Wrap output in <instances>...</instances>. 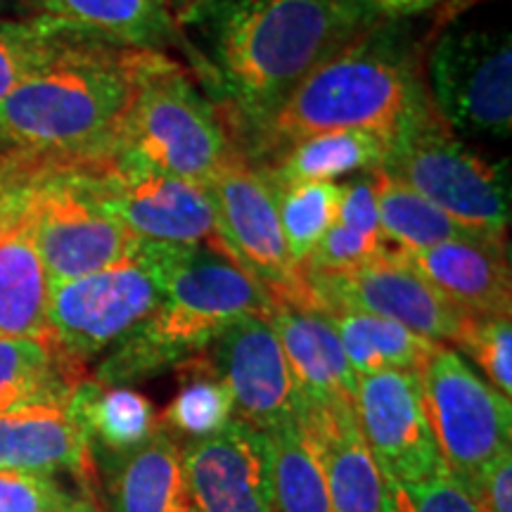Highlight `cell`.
<instances>
[{"label": "cell", "mask_w": 512, "mask_h": 512, "mask_svg": "<svg viewBox=\"0 0 512 512\" xmlns=\"http://www.w3.org/2000/svg\"><path fill=\"white\" fill-rule=\"evenodd\" d=\"M337 221L361 235L382 238L373 174H358L347 181H339Z\"/></svg>", "instance_id": "8d00e7d4"}, {"label": "cell", "mask_w": 512, "mask_h": 512, "mask_svg": "<svg viewBox=\"0 0 512 512\" xmlns=\"http://www.w3.org/2000/svg\"><path fill=\"white\" fill-rule=\"evenodd\" d=\"M48 306L50 278L24 200L0 226V337L50 339Z\"/></svg>", "instance_id": "44dd1931"}, {"label": "cell", "mask_w": 512, "mask_h": 512, "mask_svg": "<svg viewBox=\"0 0 512 512\" xmlns=\"http://www.w3.org/2000/svg\"><path fill=\"white\" fill-rule=\"evenodd\" d=\"M370 24H399L432 12L448 0H356Z\"/></svg>", "instance_id": "ab89813d"}, {"label": "cell", "mask_w": 512, "mask_h": 512, "mask_svg": "<svg viewBox=\"0 0 512 512\" xmlns=\"http://www.w3.org/2000/svg\"><path fill=\"white\" fill-rule=\"evenodd\" d=\"M268 320L290 363L304 408L356 403L358 375L344 354L328 313L273 302Z\"/></svg>", "instance_id": "d6986e66"}, {"label": "cell", "mask_w": 512, "mask_h": 512, "mask_svg": "<svg viewBox=\"0 0 512 512\" xmlns=\"http://www.w3.org/2000/svg\"><path fill=\"white\" fill-rule=\"evenodd\" d=\"M382 171L399 178L477 238L508 242V166L465 145L432 102L392 140Z\"/></svg>", "instance_id": "5b68a950"}, {"label": "cell", "mask_w": 512, "mask_h": 512, "mask_svg": "<svg viewBox=\"0 0 512 512\" xmlns=\"http://www.w3.org/2000/svg\"><path fill=\"white\" fill-rule=\"evenodd\" d=\"M36 15L119 46L157 50L181 43V24L166 0H31Z\"/></svg>", "instance_id": "603a6c76"}, {"label": "cell", "mask_w": 512, "mask_h": 512, "mask_svg": "<svg viewBox=\"0 0 512 512\" xmlns=\"http://www.w3.org/2000/svg\"><path fill=\"white\" fill-rule=\"evenodd\" d=\"M83 380V366L53 339L0 337V415L43 401H67Z\"/></svg>", "instance_id": "484cf974"}, {"label": "cell", "mask_w": 512, "mask_h": 512, "mask_svg": "<svg viewBox=\"0 0 512 512\" xmlns=\"http://www.w3.org/2000/svg\"><path fill=\"white\" fill-rule=\"evenodd\" d=\"M356 418L389 486L427 482L444 470L418 373L384 370L358 377Z\"/></svg>", "instance_id": "5bb4252c"}, {"label": "cell", "mask_w": 512, "mask_h": 512, "mask_svg": "<svg viewBox=\"0 0 512 512\" xmlns=\"http://www.w3.org/2000/svg\"><path fill=\"white\" fill-rule=\"evenodd\" d=\"M235 152L219 114L169 57L140 86L110 152L102 157L126 159L207 188Z\"/></svg>", "instance_id": "8992f818"}, {"label": "cell", "mask_w": 512, "mask_h": 512, "mask_svg": "<svg viewBox=\"0 0 512 512\" xmlns=\"http://www.w3.org/2000/svg\"><path fill=\"white\" fill-rule=\"evenodd\" d=\"M403 256L467 316H510L508 242L451 240Z\"/></svg>", "instance_id": "ffe728a7"}, {"label": "cell", "mask_w": 512, "mask_h": 512, "mask_svg": "<svg viewBox=\"0 0 512 512\" xmlns=\"http://www.w3.org/2000/svg\"><path fill=\"white\" fill-rule=\"evenodd\" d=\"M389 245L382 238H370L335 221L316 242L302 264L304 275H337L349 273L370 264L387 252Z\"/></svg>", "instance_id": "836d02e7"}, {"label": "cell", "mask_w": 512, "mask_h": 512, "mask_svg": "<svg viewBox=\"0 0 512 512\" xmlns=\"http://www.w3.org/2000/svg\"><path fill=\"white\" fill-rule=\"evenodd\" d=\"M207 190L223 252L245 268L273 302L313 309L302 268L287 249L275 183L264 166L252 164L238 150L207 183Z\"/></svg>", "instance_id": "30bf717a"}, {"label": "cell", "mask_w": 512, "mask_h": 512, "mask_svg": "<svg viewBox=\"0 0 512 512\" xmlns=\"http://www.w3.org/2000/svg\"><path fill=\"white\" fill-rule=\"evenodd\" d=\"M5 8H8V0H0V17H5V15H3Z\"/></svg>", "instance_id": "7bdbcfd3"}, {"label": "cell", "mask_w": 512, "mask_h": 512, "mask_svg": "<svg viewBox=\"0 0 512 512\" xmlns=\"http://www.w3.org/2000/svg\"><path fill=\"white\" fill-rule=\"evenodd\" d=\"M373 24L356 0H228L216 15V67L256 133L318 64Z\"/></svg>", "instance_id": "7a4b0ae2"}, {"label": "cell", "mask_w": 512, "mask_h": 512, "mask_svg": "<svg viewBox=\"0 0 512 512\" xmlns=\"http://www.w3.org/2000/svg\"><path fill=\"white\" fill-rule=\"evenodd\" d=\"M166 3H169L171 12H174L178 24H181L183 19L195 17L197 12H200L202 8H207V5L214 3V0H166Z\"/></svg>", "instance_id": "60d3db41"}, {"label": "cell", "mask_w": 512, "mask_h": 512, "mask_svg": "<svg viewBox=\"0 0 512 512\" xmlns=\"http://www.w3.org/2000/svg\"><path fill=\"white\" fill-rule=\"evenodd\" d=\"M273 299L226 252L178 247L164 297L95 370V382L128 387L181 366L245 316H268Z\"/></svg>", "instance_id": "277c9868"}, {"label": "cell", "mask_w": 512, "mask_h": 512, "mask_svg": "<svg viewBox=\"0 0 512 512\" xmlns=\"http://www.w3.org/2000/svg\"><path fill=\"white\" fill-rule=\"evenodd\" d=\"M418 380L446 472L475 496L484 472L510 453V399L446 344L432 351Z\"/></svg>", "instance_id": "ba28073f"}, {"label": "cell", "mask_w": 512, "mask_h": 512, "mask_svg": "<svg viewBox=\"0 0 512 512\" xmlns=\"http://www.w3.org/2000/svg\"><path fill=\"white\" fill-rule=\"evenodd\" d=\"M76 169L93 197L140 242L221 249L209 190L119 157H100Z\"/></svg>", "instance_id": "9c48e42d"}, {"label": "cell", "mask_w": 512, "mask_h": 512, "mask_svg": "<svg viewBox=\"0 0 512 512\" xmlns=\"http://www.w3.org/2000/svg\"><path fill=\"white\" fill-rule=\"evenodd\" d=\"M275 195L287 249L302 268L316 242L337 221L339 183H275Z\"/></svg>", "instance_id": "1f68e13d"}, {"label": "cell", "mask_w": 512, "mask_h": 512, "mask_svg": "<svg viewBox=\"0 0 512 512\" xmlns=\"http://www.w3.org/2000/svg\"><path fill=\"white\" fill-rule=\"evenodd\" d=\"M192 512H273L264 432L233 418L221 432L181 446Z\"/></svg>", "instance_id": "2e32d148"}, {"label": "cell", "mask_w": 512, "mask_h": 512, "mask_svg": "<svg viewBox=\"0 0 512 512\" xmlns=\"http://www.w3.org/2000/svg\"><path fill=\"white\" fill-rule=\"evenodd\" d=\"M69 401V399H67ZM67 401H43L0 415V470L55 477L67 470L93 494L91 448Z\"/></svg>", "instance_id": "ac0fdd59"}, {"label": "cell", "mask_w": 512, "mask_h": 512, "mask_svg": "<svg viewBox=\"0 0 512 512\" xmlns=\"http://www.w3.org/2000/svg\"><path fill=\"white\" fill-rule=\"evenodd\" d=\"M67 408L88 441L95 467L131 456L162 432L157 408L131 387L83 377L69 394Z\"/></svg>", "instance_id": "7402d4cb"}, {"label": "cell", "mask_w": 512, "mask_h": 512, "mask_svg": "<svg viewBox=\"0 0 512 512\" xmlns=\"http://www.w3.org/2000/svg\"><path fill=\"white\" fill-rule=\"evenodd\" d=\"M69 501L53 477L0 470V512H67Z\"/></svg>", "instance_id": "d590c367"}, {"label": "cell", "mask_w": 512, "mask_h": 512, "mask_svg": "<svg viewBox=\"0 0 512 512\" xmlns=\"http://www.w3.org/2000/svg\"><path fill=\"white\" fill-rule=\"evenodd\" d=\"M453 349L463 351L503 396L512 394V320L510 316H467Z\"/></svg>", "instance_id": "d6a6232c"}, {"label": "cell", "mask_w": 512, "mask_h": 512, "mask_svg": "<svg viewBox=\"0 0 512 512\" xmlns=\"http://www.w3.org/2000/svg\"><path fill=\"white\" fill-rule=\"evenodd\" d=\"M169 57L74 36L0 100V162L62 169L107 155L140 86Z\"/></svg>", "instance_id": "6da1fadb"}, {"label": "cell", "mask_w": 512, "mask_h": 512, "mask_svg": "<svg viewBox=\"0 0 512 512\" xmlns=\"http://www.w3.org/2000/svg\"><path fill=\"white\" fill-rule=\"evenodd\" d=\"M178 247L143 242L131 259L105 271L50 283V339L76 363L117 347L164 297Z\"/></svg>", "instance_id": "52a82bcc"}, {"label": "cell", "mask_w": 512, "mask_h": 512, "mask_svg": "<svg viewBox=\"0 0 512 512\" xmlns=\"http://www.w3.org/2000/svg\"><path fill=\"white\" fill-rule=\"evenodd\" d=\"M396 24H373L318 64L256 136L275 152L292 140L330 131H366L394 140L430 107L427 86Z\"/></svg>", "instance_id": "3957f363"}, {"label": "cell", "mask_w": 512, "mask_h": 512, "mask_svg": "<svg viewBox=\"0 0 512 512\" xmlns=\"http://www.w3.org/2000/svg\"><path fill=\"white\" fill-rule=\"evenodd\" d=\"M181 387L164 413L159 415L162 430L181 434L188 441L207 439L221 432L235 418L233 396L226 382L216 375L207 354H197L176 366Z\"/></svg>", "instance_id": "f546056e"}, {"label": "cell", "mask_w": 512, "mask_h": 512, "mask_svg": "<svg viewBox=\"0 0 512 512\" xmlns=\"http://www.w3.org/2000/svg\"><path fill=\"white\" fill-rule=\"evenodd\" d=\"M373 183L382 238L396 252L413 254L451 240H484L387 171H373Z\"/></svg>", "instance_id": "f1b7e54d"}, {"label": "cell", "mask_w": 512, "mask_h": 512, "mask_svg": "<svg viewBox=\"0 0 512 512\" xmlns=\"http://www.w3.org/2000/svg\"><path fill=\"white\" fill-rule=\"evenodd\" d=\"M472 501L479 512H512V453H505L484 472Z\"/></svg>", "instance_id": "f35d334b"}, {"label": "cell", "mask_w": 512, "mask_h": 512, "mask_svg": "<svg viewBox=\"0 0 512 512\" xmlns=\"http://www.w3.org/2000/svg\"><path fill=\"white\" fill-rule=\"evenodd\" d=\"M392 512H479L472 496L444 470L420 484L392 486Z\"/></svg>", "instance_id": "e575fe53"}, {"label": "cell", "mask_w": 512, "mask_h": 512, "mask_svg": "<svg viewBox=\"0 0 512 512\" xmlns=\"http://www.w3.org/2000/svg\"><path fill=\"white\" fill-rule=\"evenodd\" d=\"M325 313L335 325L344 354L358 377L384 373V370L420 373L432 351L439 347L437 342L415 335L394 320L349 309H332Z\"/></svg>", "instance_id": "83f0119b"}, {"label": "cell", "mask_w": 512, "mask_h": 512, "mask_svg": "<svg viewBox=\"0 0 512 512\" xmlns=\"http://www.w3.org/2000/svg\"><path fill=\"white\" fill-rule=\"evenodd\" d=\"M302 425L323 470L332 512H392V486L363 439L356 403L304 408Z\"/></svg>", "instance_id": "e0dca14e"}, {"label": "cell", "mask_w": 512, "mask_h": 512, "mask_svg": "<svg viewBox=\"0 0 512 512\" xmlns=\"http://www.w3.org/2000/svg\"><path fill=\"white\" fill-rule=\"evenodd\" d=\"M67 512H102V510H100V503L95 501V496L91 494V491H83V496H79V498L72 496Z\"/></svg>", "instance_id": "b9f144b4"}, {"label": "cell", "mask_w": 512, "mask_h": 512, "mask_svg": "<svg viewBox=\"0 0 512 512\" xmlns=\"http://www.w3.org/2000/svg\"><path fill=\"white\" fill-rule=\"evenodd\" d=\"M392 140L366 131H330L292 140L264 166L273 183H339L382 169Z\"/></svg>", "instance_id": "d4e9b609"}, {"label": "cell", "mask_w": 512, "mask_h": 512, "mask_svg": "<svg viewBox=\"0 0 512 512\" xmlns=\"http://www.w3.org/2000/svg\"><path fill=\"white\" fill-rule=\"evenodd\" d=\"M98 467L110 479L112 512H192L181 446L166 430L131 456Z\"/></svg>", "instance_id": "cb8c5ba5"}, {"label": "cell", "mask_w": 512, "mask_h": 512, "mask_svg": "<svg viewBox=\"0 0 512 512\" xmlns=\"http://www.w3.org/2000/svg\"><path fill=\"white\" fill-rule=\"evenodd\" d=\"M31 233L50 283L119 266L143 247L107 214L76 169H46L27 197Z\"/></svg>", "instance_id": "8fae6325"}, {"label": "cell", "mask_w": 512, "mask_h": 512, "mask_svg": "<svg viewBox=\"0 0 512 512\" xmlns=\"http://www.w3.org/2000/svg\"><path fill=\"white\" fill-rule=\"evenodd\" d=\"M46 169L53 166L31 162H0V226L10 219L12 211L27 200L31 185Z\"/></svg>", "instance_id": "74e56055"}, {"label": "cell", "mask_w": 512, "mask_h": 512, "mask_svg": "<svg viewBox=\"0 0 512 512\" xmlns=\"http://www.w3.org/2000/svg\"><path fill=\"white\" fill-rule=\"evenodd\" d=\"M204 354L230 389L238 420L266 432L302 418V394L268 316L235 320Z\"/></svg>", "instance_id": "9a60e30c"}, {"label": "cell", "mask_w": 512, "mask_h": 512, "mask_svg": "<svg viewBox=\"0 0 512 512\" xmlns=\"http://www.w3.org/2000/svg\"><path fill=\"white\" fill-rule=\"evenodd\" d=\"M427 95L453 131L508 138L512 131V46L505 29H451L427 60Z\"/></svg>", "instance_id": "7c38bea8"}, {"label": "cell", "mask_w": 512, "mask_h": 512, "mask_svg": "<svg viewBox=\"0 0 512 512\" xmlns=\"http://www.w3.org/2000/svg\"><path fill=\"white\" fill-rule=\"evenodd\" d=\"M304 275V273H302ZM311 306L394 320L437 344H456L467 313L453 306L401 252L389 247L370 264L337 275H304Z\"/></svg>", "instance_id": "4fadbf2b"}, {"label": "cell", "mask_w": 512, "mask_h": 512, "mask_svg": "<svg viewBox=\"0 0 512 512\" xmlns=\"http://www.w3.org/2000/svg\"><path fill=\"white\" fill-rule=\"evenodd\" d=\"M46 15L0 17V100L79 36Z\"/></svg>", "instance_id": "4dcf8cb0"}, {"label": "cell", "mask_w": 512, "mask_h": 512, "mask_svg": "<svg viewBox=\"0 0 512 512\" xmlns=\"http://www.w3.org/2000/svg\"><path fill=\"white\" fill-rule=\"evenodd\" d=\"M264 441L273 512H332L328 484L302 420L271 427Z\"/></svg>", "instance_id": "4316f807"}]
</instances>
